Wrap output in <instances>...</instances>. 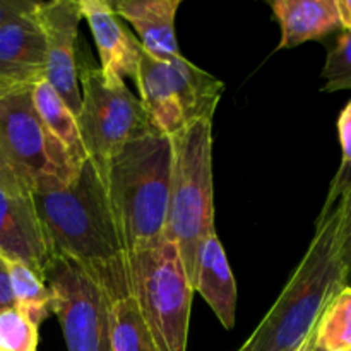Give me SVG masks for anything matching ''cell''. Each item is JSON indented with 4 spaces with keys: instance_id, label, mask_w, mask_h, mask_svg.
I'll return each mask as SVG.
<instances>
[{
    "instance_id": "obj_1",
    "label": "cell",
    "mask_w": 351,
    "mask_h": 351,
    "mask_svg": "<svg viewBox=\"0 0 351 351\" xmlns=\"http://www.w3.org/2000/svg\"><path fill=\"white\" fill-rule=\"evenodd\" d=\"M33 201L51 256L79 264L112 302L127 297V252L95 165L86 160L71 182L45 178Z\"/></svg>"
},
{
    "instance_id": "obj_2",
    "label": "cell",
    "mask_w": 351,
    "mask_h": 351,
    "mask_svg": "<svg viewBox=\"0 0 351 351\" xmlns=\"http://www.w3.org/2000/svg\"><path fill=\"white\" fill-rule=\"evenodd\" d=\"M343 182L338 173L304 259L266 317L237 351H293L317 326L351 273L343 252Z\"/></svg>"
},
{
    "instance_id": "obj_3",
    "label": "cell",
    "mask_w": 351,
    "mask_h": 351,
    "mask_svg": "<svg viewBox=\"0 0 351 351\" xmlns=\"http://www.w3.org/2000/svg\"><path fill=\"white\" fill-rule=\"evenodd\" d=\"M171 167V137L151 129L129 141L99 175L127 254L165 239Z\"/></svg>"
},
{
    "instance_id": "obj_4",
    "label": "cell",
    "mask_w": 351,
    "mask_h": 351,
    "mask_svg": "<svg viewBox=\"0 0 351 351\" xmlns=\"http://www.w3.org/2000/svg\"><path fill=\"white\" fill-rule=\"evenodd\" d=\"M170 202L165 239L173 242L192 288L199 252L215 230L213 120H199L171 136Z\"/></svg>"
},
{
    "instance_id": "obj_5",
    "label": "cell",
    "mask_w": 351,
    "mask_h": 351,
    "mask_svg": "<svg viewBox=\"0 0 351 351\" xmlns=\"http://www.w3.org/2000/svg\"><path fill=\"white\" fill-rule=\"evenodd\" d=\"M127 280L141 319L161 351H187L194 288L177 245L163 239L127 254Z\"/></svg>"
},
{
    "instance_id": "obj_6",
    "label": "cell",
    "mask_w": 351,
    "mask_h": 351,
    "mask_svg": "<svg viewBox=\"0 0 351 351\" xmlns=\"http://www.w3.org/2000/svg\"><path fill=\"white\" fill-rule=\"evenodd\" d=\"M31 89L0 91V165L9 168L33 194L45 178L71 182L81 167L43 125Z\"/></svg>"
},
{
    "instance_id": "obj_7",
    "label": "cell",
    "mask_w": 351,
    "mask_h": 351,
    "mask_svg": "<svg viewBox=\"0 0 351 351\" xmlns=\"http://www.w3.org/2000/svg\"><path fill=\"white\" fill-rule=\"evenodd\" d=\"M79 134L88 160L103 175L108 161L129 141L154 129L143 103L125 82H108L99 67H79Z\"/></svg>"
},
{
    "instance_id": "obj_8",
    "label": "cell",
    "mask_w": 351,
    "mask_h": 351,
    "mask_svg": "<svg viewBox=\"0 0 351 351\" xmlns=\"http://www.w3.org/2000/svg\"><path fill=\"white\" fill-rule=\"evenodd\" d=\"M45 281L67 351H112V300L105 290L79 264L62 256H51Z\"/></svg>"
},
{
    "instance_id": "obj_9",
    "label": "cell",
    "mask_w": 351,
    "mask_h": 351,
    "mask_svg": "<svg viewBox=\"0 0 351 351\" xmlns=\"http://www.w3.org/2000/svg\"><path fill=\"white\" fill-rule=\"evenodd\" d=\"M0 254L36 271L45 280L51 250L29 189L0 165Z\"/></svg>"
},
{
    "instance_id": "obj_10",
    "label": "cell",
    "mask_w": 351,
    "mask_h": 351,
    "mask_svg": "<svg viewBox=\"0 0 351 351\" xmlns=\"http://www.w3.org/2000/svg\"><path fill=\"white\" fill-rule=\"evenodd\" d=\"M36 19L47 43L45 79L77 117L81 110L79 65L75 62V41L82 19L79 0L38 2Z\"/></svg>"
},
{
    "instance_id": "obj_11",
    "label": "cell",
    "mask_w": 351,
    "mask_h": 351,
    "mask_svg": "<svg viewBox=\"0 0 351 351\" xmlns=\"http://www.w3.org/2000/svg\"><path fill=\"white\" fill-rule=\"evenodd\" d=\"M79 9L95 38L101 62V74L108 82H123L136 75L139 64V40L123 24L108 0H79Z\"/></svg>"
},
{
    "instance_id": "obj_12",
    "label": "cell",
    "mask_w": 351,
    "mask_h": 351,
    "mask_svg": "<svg viewBox=\"0 0 351 351\" xmlns=\"http://www.w3.org/2000/svg\"><path fill=\"white\" fill-rule=\"evenodd\" d=\"M45 74L47 43L36 12L0 27V91L33 88Z\"/></svg>"
},
{
    "instance_id": "obj_13",
    "label": "cell",
    "mask_w": 351,
    "mask_h": 351,
    "mask_svg": "<svg viewBox=\"0 0 351 351\" xmlns=\"http://www.w3.org/2000/svg\"><path fill=\"white\" fill-rule=\"evenodd\" d=\"M182 0H115L113 10L136 29L146 53L168 62L180 57L175 17Z\"/></svg>"
},
{
    "instance_id": "obj_14",
    "label": "cell",
    "mask_w": 351,
    "mask_h": 351,
    "mask_svg": "<svg viewBox=\"0 0 351 351\" xmlns=\"http://www.w3.org/2000/svg\"><path fill=\"white\" fill-rule=\"evenodd\" d=\"M194 291H197L225 329L235 328L237 314V283L230 267L228 257L219 242L218 235L213 233L202 245L197 261Z\"/></svg>"
},
{
    "instance_id": "obj_15",
    "label": "cell",
    "mask_w": 351,
    "mask_h": 351,
    "mask_svg": "<svg viewBox=\"0 0 351 351\" xmlns=\"http://www.w3.org/2000/svg\"><path fill=\"white\" fill-rule=\"evenodd\" d=\"M134 81L139 89L137 98L143 103L154 129L171 137L187 127L168 79L167 62L156 60L143 50Z\"/></svg>"
},
{
    "instance_id": "obj_16",
    "label": "cell",
    "mask_w": 351,
    "mask_h": 351,
    "mask_svg": "<svg viewBox=\"0 0 351 351\" xmlns=\"http://www.w3.org/2000/svg\"><path fill=\"white\" fill-rule=\"evenodd\" d=\"M167 71L185 125L199 120H213L225 91L221 79L199 69L182 55L167 62Z\"/></svg>"
},
{
    "instance_id": "obj_17",
    "label": "cell",
    "mask_w": 351,
    "mask_h": 351,
    "mask_svg": "<svg viewBox=\"0 0 351 351\" xmlns=\"http://www.w3.org/2000/svg\"><path fill=\"white\" fill-rule=\"evenodd\" d=\"M271 9L281 27L278 50L319 40L339 27L336 0H276Z\"/></svg>"
},
{
    "instance_id": "obj_18",
    "label": "cell",
    "mask_w": 351,
    "mask_h": 351,
    "mask_svg": "<svg viewBox=\"0 0 351 351\" xmlns=\"http://www.w3.org/2000/svg\"><path fill=\"white\" fill-rule=\"evenodd\" d=\"M31 98H33V105L43 125L65 147L72 161L77 167H82L88 156H86L84 144H82L81 134H79L77 117L65 105L57 91L48 84L47 79H41L33 86Z\"/></svg>"
},
{
    "instance_id": "obj_19",
    "label": "cell",
    "mask_w": 351,
    "mask_h": 351,
    "mask_svg": "<svg viewBox=\"0 0 351 351\" xmlns=\"http://www.w3.org/2000/svg\"><path fill=\"white\" fill-rule=\"evenodd\" d=\"M7 264H9L10 287H12L16 308L40 328L41 322L47 321L51 312L50 290L47 281L26 264L17 261H7Z\"/></svg>"
},
{
    "instance_id": "obj_20",
    "label": "cell",
    "mask_w": 351,
    "mask_h": 351,
    "mask_svg": "<svg viewBox=\"0 0 351 351\" xmlns=\"http://www.w3.org/2000/svg\"><path fill=\"white\" fill-rule=\"evenodd\" d=\"M110 321L112 351H161L141 319L130 295L112 302Z\"/></svg>"
},
{
    "instance_id": "obj_21",
    "label": "cell",
    "mask_w": 351,
    "mask_h": 351,
    "mask_svg": "<svg viewBox=\"0 0 351 351\" xmlns=\"http://www.w3.org/2000/svg\"><path fill=\"white\" fill-rule=\"evenodd\" d=\"M317 351H351V287L346 285L322 312L315 328Z\"/></svg>"
},
{
    "instance_id": "obj_22",
    "label": "cell",
    "mask_w": 351,
    "mask_h": 351,
    "mask_svg": "<svg viewBox=\"0 0 351 351\" xmlns=\"http://www.w3.org/2000/svg\"><path fill=\"white\" fill-rule=\"evenodd\" d=\"M40 328L16 307L0 312V351H38Z\"/></svg>"
},
{
    "instance_id": "obj_23",
    "label": "cell",
    "mask_w": 351,
    "mask_h": 351,
    "mask_svg": "<svg viewBox=\"0 0 351 351\" xmlns=\"http://www.w3.org/2000/svg\"><path fill=\"white\" fill-rule=\"evenodd\" d=\"M322 77L326 79L324 91H343L351 89V33L345 31L336 41L335 48L328 53Z\"/></svg>"
},
{
    "instance_id": "obj_24",
    "label": "cell",
    "mask_w": 351,
    "mask_h": 351,
    "mask_svg": "<svg viewBox=\"0 0 351 351\" xmlns=\"http://www.w3.org/2000/svg\"><path fill=\"white\" fill-rule=\"evenodd\" d=\"M341 175L343 182V204H345V213H343V252L348 263L351 271V165H341L338 171Z\"/></svg>"
},
{
    "instance_id": "obj_25",
    "label": "cell",
    "mask_w": 351,
    "mask_h": 351,
    "mask_svg": "<svg viewBox=\"0 0 351 351\" xmlns=\"http://www.w3.org/2000/svg\"><path fill=\"white\" fill-rule=\"evenodd\" d=\"M36 9L38 2L33 0H0V27L33 16Z\"/></svg>"
},
{
    "instance_id": "obj_26",
    "label": "cell",
    "mask_w": 351,
    "mask_h": 351,
    "mask_svg": "<svg viewBox=\"0 0 351 351\" xmlns=\"http://www.w3.org/2000/svg\"><path fill=\"white\" fill-rule=\"evenodd\" d=\"M339 143L343 149V165H351V101L343 108L338 119Z\"/></svg>"
},
{
    "instance_id": "obj_27",
    "label": "cell",
    "mask_w": 351,
    "mask_h": 351,
    "mask_svg": "<svg viewBox=\"0 0 351 351\" xmlns=\"http://www.w3.org/2000/svg\"><path fill=\"white\" fill-rule=\"evenodd\" d=\"M14 307H16V300H14L12 287H10L9 264L5 257L0 254V312Z\"/></svg>"
},
{
    "instance_id": "obj_28",
    "label": "cell",
    "mask_w": 351,
    "mask_h": 351,
    "mask_svg": "<svg viewBox=\"0 0 351 351\" xmlns=\"http://www.w3.org/2000/svg\"><path fill=\"white\" fill-rule=\"evenodd\" d=\"M336 9H338L339 26L351 33V0H336Z\"/></svg>"
},
{
    "instance_id": "obj_29",
    "label": "cell",
    "mask_w": 351,
    "mask_h": 351,
    "mask_svg": "<svg viewBox=\"0 0 351 351\" xmlns=\"http://www.w3.org/2000/svg\"><path fill=\"white\" fill-rule=\"evenodd\" d=\"M315 328H317V326H315ZM315 328L308 332V336L302 341V345L293 351H317V346H315Z\"/></svg>"
}]
</instances>
